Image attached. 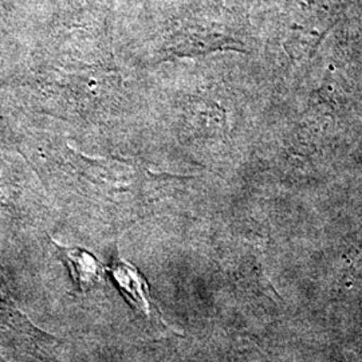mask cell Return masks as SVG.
Here are the masks:
<instances>
[{
  "instance_id": "cell-3",
  "label": "cell",
  "mask_w": 362,
  "mask_h": 362,
  "mask_svg": "<svg viewBox=\"0 0 362 362\" xmlns=\"http://www.w3.org/2000/svg\"><path fill=\"white\" fill-rule=\"evenodd\" d=\"M58 251H61L66 264L70 270L73 281L81 290L86 291L104 279L105 272L107 270L89 251L79 247H65L55 243Z\"/></svg>"
},
{
  "instance_id": "cell-2",
  "label": "cell",
  "mask_w": 362,
  "mask_h": 362,
  "mask_svg": "<svg viewBox=\"0 0 362 362\" xmlns=\"http://www.w3.org/2000/svg\"><path fill=\"white\" fill-rule=\"evenodd\" d=\"M112 276L124 297L132 303V306L146 317L149 321H157L163 324L160 311L155 309V302L151 297L149 286L141 272L128 260L118 259L110 269Z\"/></svg>"
},
{
  "instance_id": "cell-1",
  "label": "cell",
  "mask_w": 362,
  "mask_h": 362,
  "mask_svg": "<svg viewBox=\"0 0 362 362\" xmlns=\"http://www.w3.org/2000/svg\"><path fill=\"white\" fill-rule=\"evenodd\" d=\"M351 1L353 0H297L298 19L293 28L298 31V35L306 38L305 43L309 50L315 52L326 33Z\"/></svg>"
}]
</instances>
